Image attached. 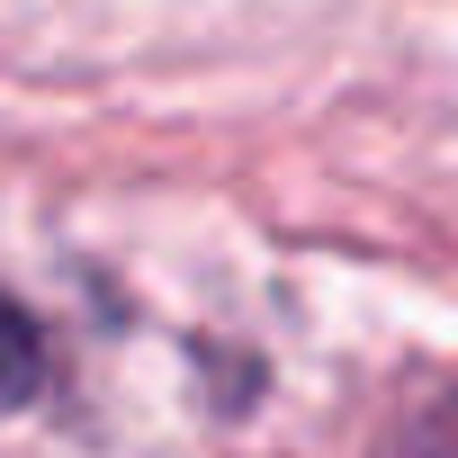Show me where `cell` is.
I'll use <instances>...</instances> for the list:
<instances>
[{
    "label": "cell",
    "mask_w": 458,
    "mask_h": 458,
    "mask_svg": "<svg viewBox=\"0 0 458 458\" xmlns=\"http://www.w3.org/2000/svg\"><path fill=\"white\" fill-rule=\"evenodd\" d=\"M395 458H458V395L413 404V413H404V431H395Z\"/></svg>",
    "instance_id": "cell-2"
},
{
    "label": "cell",
    "mask_w": 458,
    "mask_h": 458,
    "mask_svg": "<svg viewBox=\"0 0 458 458\" xmlns=\"http://www.w3.org/2000/svg\"><path fill=\"white\" fill-rule=\"evenodd\" d=\"M46 386V333L19 297H0V413H19Z\"/></svg>",
    "instance_id": "cell-1"
}]
</instances>
